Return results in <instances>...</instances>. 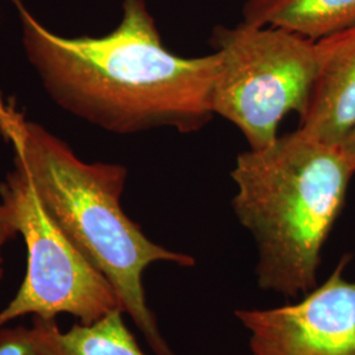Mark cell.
Instances as JSON below:
<instances>
[{
	"label": "cell",
	"mask_w": 355,
	"mask_h": 355,
	"mask_svg": "<svg viewBox=\"0 0 355 355\" xmlns=\"http://www.w3.org/2000/svg\"><path fill=\"white\" fill-rule=\"evenodd\" d=\"M23 46L42 87L69 114L114 135L157 128L202 130L215 116L212 87L220 55L168 51L145 0H124L119 26L101 37H64L20 0Z\"/></svg>",
	"instance_id": "cell-1"
},
{
	"label": "cell",
	"mask_w": 355,
	"mask_h": 355,
	"mask_svg": "<svg viewBox=\"0 0 355 355\" xmlns=\"http://www.w3.org/2000/svg\"><path fill=\"white\" fill-rule=\"evenodd\" d=\"M0 136L13 165L29 178L40 202L76 248L110 280L123 312L132 318L157 355H174L149 308L142 275L157 262L195 265L187 254L153 242L124 212L125 166L82 161L64 141L26 119L0 91Z\"/></svg>",
	"instance_id": "cell-2"
},
{
	"label": "cell",
	"mask_w": 355,
	"mask_h": 355,
	"mask_svg": "<svg viewBox=\"0 0 355 355\" xmlns=\"http://www.w3.org/2000/svg\"><path fill=\"white\" fill-rule=\"evenodd\" d=\"M355 167L341 146L296 129L237 157L233 211L258 248L262 290L299 297L318 287L321 250L341 215Z\"/></svg>",
	"instance_id": "cell-3"
},
{
	"label": "cell",
	"mask_w": 355,
	"mask_h": 355,
	"mask_svg": "<svg viewBox=\"0 0 355 355\" xmlns=\"http://www.w3.org/2000/svg\"><path fill=\"white\" fill-rule=\"evenodd\" d=\"M211 44L220 55L214 114L237 128L250 149H265L287 114L304 111L318 70L316 41L242 21L216 26Z\"/></svg>",
	"instance_id": "cell-4"
},
{
	"label": "cell",
	"mask_w": 355,
	"mask_h": 355,
	"mask_svg": "<svg viewBox=\"0 0 355 355\" xmlns=\"http://www.w3.org/2000/svg\"><path fill=\"white\" fill-rule=\"evenodd\" d=\"M0 221L20 234L26 248V277L0 311V329L26 316L70 315L91 324L121 309L110 280L57 225L17 166L0 183Z\"/></svg>",
	"instance_id": "cell-5"
},
{
	"label": "cell",
	"mask_w": 355,
	"mask_h": 355,
	"mask_svg": "<svg viewBox=\"0 0 355 355\" xmlns=\"http://www.w3.org/2000/svg\"><path fill=\"white\" fill-rule=\"evenodd\" d=\"M346 263L296 304L236 311L252 355H355V282L343 278Z\"/></svg>",
	"instance_id": "cell-6"
},
{
	"label": "cell",
	"mask_w": 355,
	"mask_h": 355,
	"mask_svg": "<svg viewBox=\"0 0 355 355\" xmlns=\"http://www.w3.org/2000/svg\"><path fill=\"white\" fill-rule=\"evenodd\" d=\"M318 70L299 130L340 146L355 127V26L316 41Z\"/></svg>",
	"instance_id": "cell-7"
},
{
	"label": "cell",
	"mask_w": 355,
	"mask_h": 355,
	"mask_svg": "<svg viewBox=\"0 0 355 355\" xmlns=\"http://www.w3.org/2000/svg\"><path fill=\"white\" fill-rule=\"evenodd\" d=\"M242 17L318 41L355 26V0H246Z\"/></svg>",
	"instance_id": "cell-8"
},
{
	"label": "cell",
	"mask_w": 355,
	"mask_h": 355,
	"mask_svg": "<svg viewBox=\"0 0 355 355\" xmlns=\"http://www.w3.org/2000/svg\"><path fill=\"white\" fill-rule=\"evenodd\" d=\"M124 312L116 309L91 324H76L61 330L54 320L33 318L31 327L42 355H145L132 331Z\"/></svg>",
	"instance_id": "cell-9"
},
{
	"label": "cell",
	"mask_w": 355,
	"mask_h": 355,
	"mask_svg": "<svg viewBox=\"0 0 355 355\" xmlns=\"http://www.w3.org/2000/svg\"><path fill=\"white\" fill-rule=\"evenodd\" d=\"M0 355H42L33 338L32 329L13 327L0 329Z\"/></svg>",
	"instance_id": "cell-10"
},
{
	"label": "cell",
	"mask_w": 355,
	"mask_h": 355,
	"mask_svg": "<svg viewBox=\"0 0 355 355\" xmlns=\"http://www.w3.org/2000/svg\"><path fill=\"white\" fill-rule=\"evenodd\" d=\"M17 234L10 225L4 224L0 221V280L3 278V263H4V257H3V249L6 243L11 241Z\"/></svg>",
	"instance_id": "cell-11"
},
{
	"label": "cell",
	"mask_w": 355,
	"mask_h": 355,
	"mask_svg": "<svg viewBox=\"0 0 355 355\" xmlns=\"http://www.w3.org/2000/svg\"><path fill=\"white\" fill-rule=\"evenodd\" d=\"M340 146H341L343 152L346 154V157L352 161V164L355 167V127L346 136V139L343 141V144Z\"/></svg>",
	"instance_id": "cell-12"
},
{
	"label": "cell",
	"mask_w": 355,
	"mask_h": 355,
	"mask_svg": "<svg viewBox=\"0 0 355 355\" xmlns=\"http://www.w3.org/2000/svg\"><path fill=\"white\" fill-rule=\"evenodd\" d=\"M12 1H15V0H12Z\"/></svg>",
	"instance_id": "cell-13"
}]
</instances>
